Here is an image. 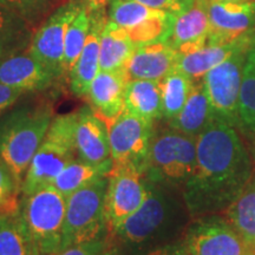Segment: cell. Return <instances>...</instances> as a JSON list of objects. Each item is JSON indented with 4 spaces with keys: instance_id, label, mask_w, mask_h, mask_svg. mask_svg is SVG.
<instances>
[{
    "instance_id": "6da1fadb",
    "label": "cell",
    "mask_w": 255,
    "mask_h": 255,
    "mask_svg": "<svg viewBox=\"0 0 255 255\" xmlns=\"http://www.w3.org/2000/svg\"><path fill=\"white\" fill-rule=\"evenodd\" d=\"M250 156L233 124L214 117L196 137V168L184 184V201L193 215L232 205L251 178Z\"/></svg>"
},
{
    "instance_id": "7a4b0ae2",
    "label": "cell",
    "mask_w": 255,
    "mask_h": 255,
    "mask_svg": "<svg viewBox=\"0 0 255 255\" xmlns=\"http://www.w3.org/2000/svg\"><path fill=\"white\" fill-rule=\"evenodd\" d=\"M53 121L47 107H23L9 113L0 122V159L23 188L32 158Z\"/></svg>"
},
{
    "instance_id": "3957f363",
    "label": "cell",
    "mask_w": 255,
    "mask_h": 255,
    "mask_svg": "<svg viewBox=\"0 0 255 255\" xmlns=\"http://www.w3.org/2000/svg\"><path fill=\"white\" fill-rule=\"evenodd\" d=\"M65 214L66 197L52 184L21 197L19 215L41 255H53L62 250Z\"/></svg>"
},
{
    "instance_id": "277c9868",
    "label": "cell",
    "mask_w": 255,
    "mask_h": 255,
    "mask_svg": "<svg viewBox=\"0 0 255 255\" xmlns=\"http://www.w3.org/2000/svg\"><path fill=\"white\" fill-rule=\"evenodd\" d=\"M76 122L77 113L53 119L45 138L27 169L21 195H30L40 188L52 184L60 171L75 159Z\"/></svg>"
},
{
    "instance_id": "5b68a950",
    "label": "cell",
    "mask_w": 255,
    "mask_h": 255,
    "mask_svg": "<svg viewBox=\"0 0 255 255\" xmlns=\"http://www.w3.org/2000/svg\"><path fill=\"white\" fill-rule=\"evenodd\" d=\"M109 177L104 176L66 197L63 248L94 241L109 234L105 219V194Z\"/></svg>"
},
{
    "instance_id": "8992f818",
    "label": "cell",
    "mask_w": 255,
    "mask_h": 255,
    "mask_svg": "<svg viewBox=\"0 0 255 255\" xmlns=\"http://www.w3.org/2000/svg\"><path fill=\"white\" fill-rule=\"evenodd\" d=\"M196 168V137L171 129L154 135L145 176L154 182L187 183Z\"/></svg>"
},
{
    "instance_id": "52a82bcc",
    "label": "cell",
    "mask_w": 255,
    "mask_h": 255,
    "mask_svg": "<svg viewBox=\"0 0 255 255\" xmlns=\"http://www.w3.org/2000/svg\"><path fill=\"white\" fill-rule=\"evenodd\" d=\"M113 169H135L146 173L154 138L152 123L124 109L108 126Z\"/></svg>"
},
{
    "instance_id": "ba28073f",
    "label": "cell",
    "mask_w": 255,
    "mask_h": 255,
    "mask_svg": "<svg viewBox=\"0 0 255 255\" xmlns=\"http://www.w3.org/2000/svg\"><path fill=\"white\" fill-rule=\"evenodd\" d=\"M251 49H240L203 77L214 116L237 126L239 96L245 71V59Z\"/></svg>"
},
{
    "instance_id": "9c48e42d",
    "label": "cell",
    "mask_w": 255,
    "mask_h": 255,
    "mask_svg": "<svg viewBox=\"0 0 255 255\" xmlns=\"http://www.w3.org/2000/svg\"><path fill=\"white\" fill-rule=\"evenodd\" d=\"M83 6L82 0H72L59 6L32 36L27 53L59 78L64 71V46L69 25Z\"/></svg>"
},
{
    "instance_id": "30bf717a",
    "label": "cell",
    "mask_w": 255,
    "mask_h": 255,
    "mask_svg": "<svg viewBox=\"0 0 255 255\" xmlns=\"http://www.w3.org/2000/svg\"><path fill=\"white\" fill-rule=\"evenodd\" d=\"M108 177L105 219L109 233H113L141 208L150 191V182L135 169H113Z\"/></svg>"
},
{
    "instance_id": "8fae6325",
    "label": "cell",
    "mask_w": 255,
    "mask_h": 255,
    "mask_svg": "<svg viewBox=\"0 0 255 255\" xmlns=\"http://www.w3.org/2000/svg\"><path fill=\"white\" fill-rule=\"evenodd\" d=\"M150 191L141 208L130 216L113 234L129 250H138L161 233L171 216V203L157 182L149 180Z\"/></svg>"
},
{
    "instance_id": "7c38bea8",
    "label": "cell",
    "mask_w": 255,
    "mask_h": 255,
    "mask_svg": "<svg viewBox=\"0 0 255 255\" xmlns=\"http://www.w3.org/2000/svg\"><path fill=\"white\" fill-rule=\"evenodd\" d=\"M184 244L190 255H255V247L220 218L201 219L194 223Z\"/></svg>"
},
{
    "instance_id": "4fadbf2b",
    "label": "cell",
    "mask_w": 255,
    "mask_h": 255,
    "mask_svg": "<svg viewBox=\"0 0 255 255\" xmlns=\"http://www.w3.org/2000/svg\"><path fill=\"white\" fill-rule=\"evenodd\" d=\"M208 44L226 45L252 38L251 32L255 24L254 2L208 0Z\"/></svg>"
},
{
    "instance_id": "5bb4252c",
    "label": "cell",
    "mask_w": 255,
    "mask_h": 255,
    "mask_svg": "<svg viewBox=\"0 0 255 255\" xmlns=\"http://www.w3.org/2000/svg\"><path fill=\"white\" fill-rule=\"evenodd\" d=\"M208 0H195L193 4L174 14L167 43L178 55L193 52L207 44L209 36Z\"/></svg>"
},
{
    "instance_id": "9a60e30c",
    "label": "cell",
    "mask_w": 255,
    "mask_h": 255,
    "mask_svg": "<svg viewBox=\"0 0 255 255\" xmlns=\"http://www.w3.org/2000/svg\"><path fill=\"white\" fill-rule=\"evenodd\" d=\"M75 144L76 154L83 161L90 163L113 161L108 126L94 109L84 108L77 111Z\"/></svg>"
},
{
    "instance_id": "2e32d148",
    "label": "cell",
    "mask_w": 255,
    "mask_h": 255,
    "mask_svg": "<svg viewBox=\"0 0 255 255\" xmlns=\"http://www.w3.org/2000/svg\"><path fill=\"white\" fill-rule=\"evenodd\" d=\"M177 51L167 41L144 44L136 47L126 68L127 77L145 81H162L168 73L176 69Z\"/></svg>"
},
{
    "instance_id": "e0dca14e",
    "label": "cell",
    "mask_w": 255,
    "mask_h": 255,
    "mask_svg": "<svg viewBox=\"0 0 255 255\" xmlns=\"http://www.w3.org/2000/svg\"><path fill=\"white\" fill-rule=\"evenodd\" d=\"M56 77L28 53H17L0 60V83L23 92L50 88Z\"/></svg>"
},
{
    "instance_id": "ac0fdd59",
    "label": "cell",
    "mask_w": 255,
    "mask_h": 255,
    "mask_svg": "<svg viewBox=\"0 0 255 255\" xmlns=\"http://www.w3.org/2000/svg\"><path fill=\"white\" fill-rule=\"evenodd\" d=\"M90 15V31L83 51L77 59L70 76V89L76 96L87 97L91 83L100 72V49L102 31L105 21V12L89 13Z\"/></svg>"
},
{
    "instance_id": "d6986e66",
    "label": "cell",
    "mask_w": 255,
    "mask_h": 255,
    "mask_svg": "<svg viewBox=\"0 0 255 255\" xmlns=\"http://www.w3.org/2000/svg\"><path fill=\"white\" fill-rule=\"evenodd\" d=\"M128 81L126 71L109 72L100 70L91 83L87 97L96 114L107 126L124 110V90Z\"/></svg>"
},
{
    "instance_id": "ffe728a7",
    "label": "cell",
    "mask_w": 255,
    "mask_h": 255,
    "mask_svg": "<svg viewBox=\"0 0 255 255\" xmlns=\"http://www.w3.org/2000/svg\"><path fill=\"white\" fill-rule=\"evenodd\" d=\"M253 38H245L237 43L226 44V45H215L207 43L205 46L193 52L178 55L176 69L187 75L188 77L196 81L214 69L219 64L225 62L228 57L240 49H252Z\"/></svg>"
},
{
    "instance_id": "44dd1931",
    "label": "cell",
    "mask_w": 255,
    "mask_h": 255,
    "mask_svg": "<svg viewBox=\"0 0 255 255\" xmlns=\"http://www.w3.org/2000/svg\"><path fill=\"white\" fill-rule=\"evenodd\" d=\"M214 111L210 105L203 82L194 84L188 101L181 113L169 121L170 128L186 135L197 137L214 120Z\"/></svg>"
},
{
    "instance_id": "7402d4cb",
    "label": "cell",
    "mask_w": 255,
    "mask_h": 255,
    "mask_svg": "<svg viewBox=\"0 0 255 255\" xmlns=\"http://www.w3.org/2000/svg\"><path fill=\"white\" fill-rule=\"evenodd\" d=\"M136 47L124 28L108 20L101 37L100 70L109 72L126 71Z\"/></svg>"
},
{
    "instance_id": "603a6c76",
    "label": "cell",
    "mask_w": 255,
    "mask_h": 255,
    "mask_svg": "<svg viewBox=\"0 0 255 255\" xmlns=\"http://www.w3.org/2000/svg\"><path fill=\"white\" fill-rule=\"evenodd\" d=\"M124 109L154 124L162 117V90L159 82L145 79L128 81L124 90Z\"/></svg>"
},
{
    "instance_id": "cb8c5ba5",
    "label": "cell",
    "mask_w": 255,
    "mask_h": 255,
    "mask_svg": "<svg viewBox=\"0 0 255 255\" xmlns=\"http://www.w3.org/2000/svg\"><path fill=\"white\" fill-rule=\"evenodd\" d=\"M113 167V161L104 163H90L81 158H75L60 171L52 182V186L60 194L68 197L76 190L88 186L98 178L109 176Z\"/></svg>"
},
{
    "instance_id": "d4e9b609",
    "label": "cell",
    "mask_w": 255,
    "mask_h": 255,
    "mask_svg": "<svg viewBox=\"0 0 255 255\" xmlns=\"http://www.w3.org/2000/svg\"><path fill=\"white\" fill-rule=\"evenodd\" d=\"M31 25L14 12L0 5V60L21 53L30 46Z\"/></svg>"
},
{
    "instance_id": "484cf974",
    "label": "cell",
    "mask_w": 255,
    "mask_h": 255,
    "mask_svg": "<svg viewBox=\"0 0 255 255\" xmlns=\"http://www.w3.org/2000/svg\"><path fill=\"white\" fill-rule=\"evenodd\" d=\"M159 84L162 90V117L171 121L183 109L195 83L180 70L174 69L159 81Z\"/></svg>"
},
{
    "instance_id": "4316f807",
    "label": "cell",
    "mask_w": 255,
    "mask_h": 255,
    "mask_svg": "<svg viewBox=\"0 0 255 255\" xmlns=\"http://www.w3.org/2000/svg\"><path fill=\"white\" fill-rule=\"evenodd\" d=\"M227 218L232 227L255 247V182L248 183L228 207Z\"/></svg>"
},
{
    "instance_id": "83f0119b",
    "label": "cell",
    "mask_w": 255,
    "mask_h": 255,
    "mask_svg": "<svg viewBox=\"0 0 255 255\" xmlns=\"http://www.w3.org/2000/svg\"><path fill=\"white\" fill-rule=\"evenodd\" d=\"M34 248L19 213L0 215V255H32Z\"/></svg>"
},
{
    "instance_id": "f1b7e54d",
    "label": "cell",
    "mask_w": 255,
    "mask_h": 255,
    "mask_svg": "<svg viewBox=\"0 0 255 255\" xmlns=\"http://www.w3.org/2000/svg\"><path fill=\"white\" fill-rule=\"evenodd\" d=\"M237 126L255 143V66L248 60L239 96Z\"/></svg>"
},
{
    "instance_id": "f546056e",
    "label": "cell",
    "mask_w": 255,
    "mask_h": 255,
    "mask_svg": "<svg viewBox=\"0 0 255 255\" xmlns=\"http://www.w3.org/2000/svg\"><path fill=\"white\" fill-rule=\"evenodd\" d=\"M90 15L87 7L82 6L81 11L69 25L64 46V71L70 72L81 56L83 47L90 31Z\"/></svg>"
},
{
    "instance_id": "4dcf8cb0",
    "label": "cell",
    "mask_w": 255,
    "mask_h": 255,
    "mask_svg": "<svg viewBox=\"0 0 255 255\" xmlns=\"http://www.w3.org/2000/svg\"><path fill=\"white\" fill-rule=\"evenodd\" d=\"M174 20V13L161 11L135 26L127 28V33L136 46L167 41Z\"/></svg>"
},
{
    "instance_id": "1f68e13d",
    "label": "cell",
    "mask_w": 255,
    "mask_h": 255,
    "mask_svg": "<svg viewBox=\"0 0 255 255\" xmlns=\"http://www.w3.org/2000/svg\"><path fill=\"white\" fill-rule=\"evenodd\" d=\"M109 5V20L124 30L135 26L161 12L159 9L146 7L133 0H110Z\"/></svg>"
},
{
    "instance_id": "d6a6232c",
    "label": "cell",
    "mask_w": 255,
    "mask_h": 255,
    "mask_svg": "<svg viewBox=\"0 0 255 255\" xmlns=\"http://www.w3.org/2000/svg\"><path fill=\"white\" fill-rule=\"evenodd\" d=\"M20 194L21 190L13 175L0 159V215L19 213L20 201L18 197Z\"/></svg>"
},
{
    "instance_id": "836d02e7",
    "label": "cell",
    "mask_w": 255,
    "mask_h": 255,
    "mask_svg": "<svg viewBox=\"0 0 255 255\" xmlns=\"http://www.w3.org/2000/svg\"><path fill=\"white\" fill-rule=\"evenodd\" d=\"M0 5L20 15L31 26H34L47 14L51 0H0Z\"/></svg>"
},
{
    "instance_id": "e575fe53",
    "label": "cell",
    "mask_w": 255,
    "mask_h": 255,
    "mask_svg": "<svg viewBox=\"0 0 255 255\" xmlns=\"http://www.w3.org/2000/svg\"><path fill=\"white\" fill-rule=\"evenodd\" d=\"M108 239H109V234L105 238L98 239V240L71 245L53 255H103L108 244Z\"/></svg>"
},
{
    "instance_id": "d590c367",
    "label": "cell",
    "mask_w": 255,
    "mask_h": 255,
    "mask_svg": "<svg viewBox=\"0 0 255 255\" xmlns=\"http://www.w3.org/2000/svg\"><path fill=\"white\" fill-rule=\"evenodd\" d=\"M132 255H190L186 244L183 242H173L163 244L149 248H139L133 252Z\"/></svg>"
},
{
    "instance_id": "8d00e7d4",
    "label": "cell",
    "mask_w": 255,
    "mask_h": 255,
    "mask_svg": "<svg viewBox=\"0 0 255 255\" xmlns=\"http://www.w3.org/2000/svg\"><path fill=\"white\" fill-rule=\"evenodd\" d=\"M133 1L139 2V4L146 6V7L159 9V11L174 14L178 13L183 9L180 0H133Z\"/></svg>"
},
{
    "instance_id": "74e56055",
    "label": "cell",
    "mask_w": 255,
    "mask_h": 255,
    "mask_svg": "<svg viewBox=\"0 0 255 255\" xmlns=\"http://www.w3.org/2000/svg\"><path fill=\"white\" fill-rule=\"evenodd\" d=\"M24 92L0 83V116L17 102Z\"/></svg>"
},
{
    "instance_id": "f35d334b",
    "label": "cell",
    "mask_w": 255,
    "mask_h": 255,
    "mask_svg": "<svg viewBox=\"0 0 255 255\" xmlns=\"http://www.w3.org/2000/svg\"><path fill=\"white\" fill-rule=\"evenodd\" d=\"M103 255H129V248L109 233V239Z\"/></svg>"
},
{
    "instance_id": "ab89813d",
    "label": "cell",
    "mask_w": 255,
    "mask_h": 255,
    "mask_svg": "<svg viewBox=\"0 0 255 255\" xmlns=\"http://www.w3.org/2000/svg\"><path fill=\"white\" fill-rule=\"evenodd\" d=\"M82 2L87 7L89 13H102L105 12V7L110 0H82Z\"/></svg>"
},
{
    "instance_id": "60d3db41",
    "label": "cell",
    "mask_w": 255,
    "mask_h": 255,
    "mask_svg": "<svg viewBox=\"0 0 255 255\" xmlns=\"http://www.w3.org/2000/svg\"><path fill=\"white\" fill-rule=\"evenodd\" d=\"M247 60L248 62H251L253 65L255 66V46L253 45V47H252L250 52H248V56H247Z\"/></svg>"
},
{
    "instance_id": "b9f144b4",
    "label": "cell",
    "mask_w": 255,
    "mask_h": 255,
    "mask_svg": "<svg viewBox=\"0 0 255 255\" xmlns=\"http://www.w3.org/2000/svg\"><path fill=\"white\" fill-rule=\"evenodd\" d=\"M195 1V0H180V2H181V5H182V7L183 8H186V7H188V6L189 5H191L193 4V2Z\"/></svg>"
},
{
    "instance_id": "7bdbcfd3",
    "label": "cell",
    "mask_w": 255,
    "mask_h": 255,
    "mask_svg": "<svg viewBox=\"0 0 255 255\" xmlns=\"http://www.w3.org/2000/svg\"><path fill=\"white\" fill-rule=\"evenodd\" d=\"M32 255H41V254H40V252L38 251V248L36 247V248H34V251H33V253H32Z\"/></svg>"
},
{
    "instance_id": "ee69618b",
    "label": "cell",
    "mask_w": 255,
    "mask_h": 255,
    "mask_svg": "<svg viewBox=\"0 0 255 255\" xmlns=\"http://www.w3.org/2000/svg\"><path fill=\"white\" fill-rule=\"evenodd\" d=\"M237 1H245V0H237Z\"/></svg>"
}]
</instances>
